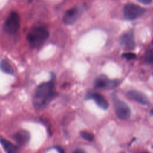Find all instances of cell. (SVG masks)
Returning a JSON list of instances; mask_svg holds the SVG:
<instances>
[{
  "label": "cell",
  "mask_w": 153,
  "mask_h": 153,
  "mask_svg": "<svg viewBox=\"0 0 153 153\" xmlns=\"http://www.w3.org/2000/svg\"><path fill=\"white\" fill-rule=\"evenodd\" d=\"M51 74V79L40 84L35 90L33 103L35 107L38 109L45 107L57 95L55 88L56 76L53 73Z\"/></svg>",
  "instance_id": "6da1fadb"
},
{
  "label": "cell",
  "mask_w": 153,
  "mask_h": 153,
  "mask_svg": "<svg viewBox=\"0 0 153 153\" xmlns=\"http://www.w3.org/2000/svg\"><path fill=\"white\" fill-rule=\"evenodd\" d=\"M49 36L48 31L44 27H34L27 35V40L32 47H38L44 44Z\"/></svg>",
  "instance_id": "7a4b0ae2"
},
{
  "label": "cell",
  "mask_w": 153,
  "mask_h": 153,
  "mask_svg": "<svg viewBox=\"0 0 153 153\" xmlns=\"http://www.w3.org/2000/svg\"><path fill=\"white\" fill-rule=\"evenodd\" d=\"M146 9L134 4H127L123 8L124 18L127 20H133L142 16Z\"/></svg>",
  "instance_id": "3957f363"
},
{
  "label": "cell",
  "mask_w": 153,
  "mask_h": 153,
  "mask_svg": "<svg viewBox=\"0 0 153 153\" xmlns=\"http://www.w3.org/2000/svg\"><path fill=\"white\" fill-rule=\"evenodd\" d=\"M119 79H111L105 75H100L94 81V87L96 88L111 90L117 87L120 84Z\"/></svg>",
  "instance_id": "277c9868"
},
{
  "label": "cell",
  "mask_w": 153,
  "mask_h": 153,
  "mask_svg": "<svg viewBox=\"0 0 153 153\" xmlns=\"http://www.w3.org/2000/svg\"><path fill=\"white\" fill-rule=\"evenodd\" d=\"M20 20L18 13L12 11L7 17L4 26V30L10 34L16 33L20 27Z\"/></svg>",
  "instance_id": "5b68a950"
},
{
  "label": "cell",
  "mask_w": 153,
  "mask_h": 153,
  "mask_svg": "<svg viewBox=\"0 0 153 153\" xmlns=\"http://www.w3.org/2000/svg\"><path fill=\"white\" fill-rule=\"evenodd\" d=\"M113 102L116 115L119 119L127 120L130 118L131 111L128 106L124 102L118 99L115 96L113 97Z\"/></svg>",
  "instance_id": "8992f818"
},
{
  "label": "cell",
  "mask_w": 153,
  "mask_h": 153,
  "mask_svg": "<svg viewBox=\"0 0 153 153\" xmlns=\"http://www.w3.org/2000/svg\"><path fill=\"white\" fill-rule=\"evenodd\" d=\"M82 10L79 7H74L67 10L62 19V22L66 25H74L80 17Z\"/></svg>",
  "instance_id": "52a82bcc"
},
{
  "label": "cell",
  "mask_w": 153,
  "mask_h": 153,
  "mask_svg": "<svg viewBox=\"0 0 153 153\" xmlns=\"http://www.w3.org/2000/svg\"><path fill=\"white\" fill-rule=\"evenodd\" d=\"M120 44L127 50H133L135 47L134 33L133 30H130L120 38Z\"/></svg>",
  "instance_id": "ba28073f"
},
{
  "label": "cell",
  "mask_w": 153,
  "mask_h": 153,
  "mask_svg": "<svg viewBox=\"0 0 153 153\" xmlns=\"http://www.w3.org/2000/svg\"><path fill=\"white\" fill-rule=\"evenodd\" d=\"M93 99L96 105L100 108L106 110L109 107V103L106 99L100 94L97 93H88L85 96V99Z\"/></svg>",
  "instance_id": "9c48e42d"
},
{
  "label": "cell",
  "mask_w": 153,
  "mask_h": 153,
  "mask_svg": "<svg viewBox=\"0 0 153 153\" xmlns=\"http://www.w3.org/2000/svg\"><path fill=\"white\" fill-rule=\"evenodd\" d=\"M30 138V136L29 133L25 130H20L13 136V140L20 146L26 145L29 142Z\"/></svg>",
  "instance_id": "30bf717a"
},
{
  "label": "cell",
  "mask_w": 153,
  "mask_h": 153,
  "mask_svg": "<svg viewBox=\"0 0 153 153\" xmlns=\"http://www.w3.org/2000/svg\"><path fill=\"white\" fill-rule=\"evenodd\" d=\"M127 95L130 99L142 105L148 106L150 104L149 100L146 95L139 91L130 90L127 93Z\"/></svg>",
  "instance_id": "8fae6325"
},
{
  "label": "cell",
  "mask_w": 153,
  "mask_h": 153,
  "mask_svg": "<svg viewBox=\"0 0 153 153\" xmlns=\"http://www.w3.org/2000/svg\"><path fill=\"white\" fill-rule=\"evenodd\" d=\"M0 143L4 150L8 153H14L18 151V147L17 146L4 137H0Z\"/></svg>",
  "instance_id": "7c38bea8"
},
{
  "label": "cell",
  "mask_w": 153,
  "mask_h": 153,
  "mask_svg": "<svg viewBox=\"0 0 153 153\" xmlns=\"http://www.w3.org/2000/svg\"><path fill=\"white\" fill-rule=\"evenodd\" d=\"M0 69L4 72L8 74H13V69L10 64L5 60H2L0 62Z\"/></svg>",
  "instance_id": "4fadbf2b"
},
{
  "label": "cell",
  "mask_w": 153,
  "mask_h": 153,
  "mask_svg": "<svg viewBox=\"0 0 153 153\" xmlns=\"http://www.w3.org/2000/svg\"><path fill=\"white\" fill-rule=\"evenodd\" d=\"M80 136L81 137H82L84 139L91 142L93 141L94 139V135L89 132L85 131H82L80 132Z\"/></svg>",
  "instance_id": "5bb4252c"
},
{
  "label": "cell",
  "mask_w": 153,
  "mask_h": 153,
  "mask_svg": "<svg viewBox=\"0 0 153 153\" xmlns=\"http://www.w3.org/2000/svg\"><path fill=\"white\" fill-rule=\"evenodd\" d=\"M122 57L127 60H131L136 59V55L134 53H123L122 54Z\"/></svg>",
  "instance_id": "9a60e30c"
},
{
  "label": "cell",
  "mask_w": 153,
  "mask_h": 153,
  "mask_svg": "<svg viewBox=\"0 0 153 153\" xmlns=\"http://www.w3.org/2000/svg\"><path fill=\"white\" fill-rule=\"evenodd\" d=\"M145 62L148 64L152 63V50L151 49L149 50L145 56Z\"/></svg>",
  "instance_id": "2e32d148"
},
{
  "label": "cell",
  "mask_w": 153,
  "mask_h": 153,
  "mask_svg": "<svg viewBox=\"0 0 153 153\" xmlns=\"http://www.w3.org/2000/svg\"><path fill=\"white\" fill-rule=\"evenodd\" d=\"M138 2L143 4H145V5H148V4H149L151 3L152 2V0H137Z\"/></svg>",
  "instance_id": "e0dca14e"
},
{
  "label": "cell",
  "mask_w": 153,
  "mask_h": 153,
  "mask_svg": "<svg viewBox=\"0 0 153 153\" xmlns=\"http://www.w3.org/2000/svg\"><path fill=\"white\" fill-rule=\"evenodd\" d=\"M74 152H84L85 151H84V150H82V149H76V150H75L74 151Z\"/></svg>",
  "instance_id": "ac0fdd59"
}]
</instances>
